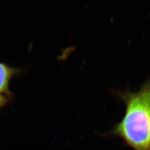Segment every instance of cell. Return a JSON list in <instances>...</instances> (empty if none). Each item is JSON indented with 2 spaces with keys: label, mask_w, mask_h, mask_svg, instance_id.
Wrapping results in <instances>:
<instances>
[{
  "label": "cell",
  "mask_w": 150,
  "mask_h": 150,
  "mask_svg": "<svg viewBox=\"0 0 150 150\" xmlns=\"http://www.w3.org/2000/svg\"><path fill=\"white\" fill-rule=\"evenodd\" d=\"M16 73V69L6 64L0 63V93L9 95V84Z\"/></svg>",
  "instance_id": "cell-2"
},
{
  "label": "cell",
  "mask_w": 150,
  "mask_h": 150,
  "mask_svg": "<svg viewBox=\"0 0 150 150\" xmlns=\"http://www.w3.org/2000/svg\"><path fill=\"white\" fill-rule=\"evenodd\" d=\"M117 95L125 103V113L110 134L123 139L133 150H150V79L137 91Z\"/></svg>",
  "instance_id": "cell-1"
},
{
  "label": "cell",
  "mask_w": 150,
  "mask_h": 150,
  "mask_svg": "<svg viewBox=\"0 0 150 150\" xmlns=\"http://www.w3.org/2000/svg\"><path fill=\"white\" fill-rule=\"evenodd\" d=\"M8 101V99L6 97L3 96L0 93V107L3 106L4 105L6 104V103Z\"/></svg>",
  "instance_id": "cell-3"
}]
</instances>
